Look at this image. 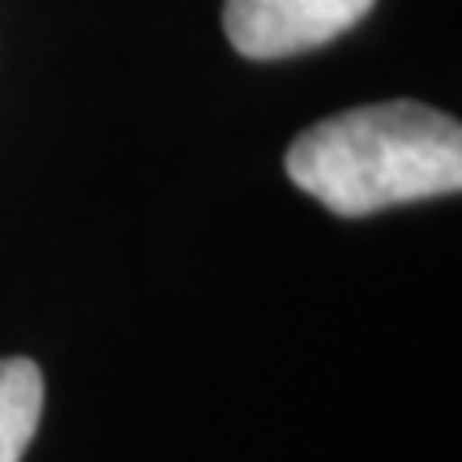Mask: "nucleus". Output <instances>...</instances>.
<instances>
[{"label":"nucleus","instance_id":"obj_3","mask_svg":"<svg viewBox=\"0 0 462 462\" xmlns=\"http://www.w3.org/2000/svg\"><path fill=\"white\" fill-rule=\"evenodd\" d=\"M43 415V373L34 360H0V462H22Z\"/></svg>","mask_w":462,"mask_h":462},{"label":"nucleus","instance_id":"obj_1","mask_svg":"<svg viewBox=\"0 0 462 462\" xmlns=\"http://www.w3.org/2000/svg\"><path fill=\"white\" fill-rule=\"evenodd\" d=\"M287 176L343 218L449 198L462 184V129L454 116L407 99L351 107L300 133Z\"/></svg>","mask_w":462,"mask_h":462},{"label":"nucleus","instance_id":"obj_2","mask_svg":"<svg viewBox=\"0 0 462 462\" xmlns=\"http://www.w3.org/2000/svg\"><path fill=\"white\" fill-rule=\"evenodd\" d=\"M377 0H227L223 31L248 60H282L326 48L346 34Z\"/></svg>","mask_w":462,"mask_h":462}]
</instances>
